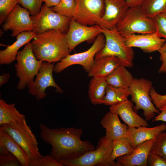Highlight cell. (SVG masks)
Wrapping results in <instances>:
<instances>
[{"instance_id":"23","label":"cell","mask_w":166,"mask_h":166,"mask_svg":"<svg viewBox=\"0 0 166 166\" xmlns=\"http://www.w3.org/2000/svg\"><path fill=\"white\" fill-rule=\"evenodd\" d=\"M0 144L17 158L22 166H29L30 160L24 149L7 132L1 128Z\"/></svg>"},{"instance_id":"15","label":"cell","mask_w":166,"mask_h":166,"mask_svg":"<svg viewBox=\"0 0 166 166\" xmlns=\"http://www.w3.org/2000/svg\"><path fill=\"white\" fill-rule=\"evenodd\" d=\"M105 10L100 25L108 29L115 27L129 7L126 0H104Z\"/></svg>"},{"instance_id":"27","label":"cell","mask_w":166,"mask_h":166,"mask_svg":"<svg viewBox=\"0 0 166 166\" xmlns=\"http://www.w3.org/2000/svg\"><path fill=\"white\" fill-rule=\"evenodd\" d=\"M15 104L7 103L4 100H0V126L20 121L26 118L15 107Z\"/></svg>"},{"instance_id":"2","label":"cell","mask_w":166,"mask_h":166,"mask_svg":"<svg viewBox=\"0 0 166 166\" xmlns=\"http://www.w3.org/2000/svg\"><path fill=\"white\" fill-rule=\"evenodd\" d=\"M66 34L50 30L36 34L31 42L36 59L52 63L60 61L70 54Z\"/></svg>"},{"instance_id":"10","label":"cell","mask_w":166,"mask_h":166,"mask_svg":"<svg viewBox=\"0 0 166 166\" xmlns=\"http://www.w3.org/2000/svg\"><path fill=\"white\" fill-rule=\"evenodd\" d=\"M30 17L34 25L33 31L37 34L50 30L66 33L71 19L54 12L45 4L38 14Z\"/></svg>"},{"instance_id":"35","label":"cell","mask_w":166,"mask_h":166,"mask_svg":"<svg viewBox=\"0 0 166 166\" xmlns=\"http://www.w3.org/2000/svg\"><path fill=\"white\" fill-rule=\"evenodd\" d=\"M43 0H18V4L27 9L31 16L38 14L40 12Z\"/></svg>"},{"instance_id":"21","label":"cell","mask_w":166,"mask_h":166,"mask_svg":"<svg viewBox=\"0 0 166 166\" xmlns=\"http://www.w3.org/2000/svg\"><path fill=\"white\" fill-rule=\"evenodd\" d=\"M36 34L33 31L23 32L16 36V41L12 45H7L1 44L6 48L0 51V65L9 64L14 62L16 60L18 49L30 42Z\"/></svg>"},{"instance_id":"7","label":"cell","mask_w":166,"mask_h":166,"mask_svg":"<svg viewBox=\"0 0 166 166\" xmlns=\"http://www.w3.org/2000/svg\"><path fill=\"white\" fill-rule=\"evenodd\" d=\"M112 141L105 136L100 138L95 149L78 158L59 162L66 166H115L109 161Z\"/></svg>"},{"instance_id":"22","label":"cell","mask_w":166,"mask_h":166,"mask_svg":"<svg viewBox=\"0 0 166 166\" xmlns=\"http://www.w3.org/2000/svg\"><path fill=\"white\" fill-rule=\"evenodd\" d=\"M120 65V62L116 57L104 56L95 60L93 66L88 73V76L106 78Z\"/></svg>"},{"instance_id":"19","label":"cell","mask_w":166,"mask_h":166,"mask_svg":"<svg viewBox=\"0 0 166 166\" xmlns=\"http://www.w3.org/2000/svg\"><path fill=\"white\" fill-rule=\"evenodd\" d=\"M118 116L109 111L100 122L102 126L105 129V136L112 141L128 137V127L121 122Z\"/></svg>"},{"instance_id":"37","label":"cell","mask_w":166,"mask_h":166,"mask_svg":"<svg viewBox=\"0 0 166 166\" xmlns=\"http://www.w3.org/2000/svg\"><path fill=\"white\" fill-rule=\"evenodd\" d=\"M148 165L150 166H166V159L159 155L150 152L148 157Z\"/></svg>"},{"instance_id":"16","label":"cell","mask_w":166,"mask_h":166,"mask_svg":"<svg viewBox=\"0 0 166 166\" xmlns=\"http://www.w3.org/2000/svg\"><path fill=\"white\" fill-rule=\"evenodd\" d=\"M156 136L137 145L130 154L116 159V166H147L148 157Z\"/></svg>"},{"instance_id":"26","label":"cell","mask_w":166,"mask_h":166,"mask_svg":"<svg viewBox=\"0 0 166 166\" xmlns=\"http://www.w3.org/2000/svg\"><path fill=\"white\" fill-rule=\"evenodd\" d=\"M126 67L120 65L106 78L108 84L117 87H129L133 79Z\"/></svg>"},{"instance_id":"18","label":"cell","mask_w":166,"mask_h":166,"mask_svg":"<svg viewBox=\"0 0 166 166\" xmlns=\"http://www.w3.org/2000/svg\"><path fill=\"white\" fill-rule=\"evenodd\" d=\"M133 106L132 101L128 99L116 105L110 106L109 111L119 116L129 128L147 127L148 124L147 121L137 114Z\"/></svg>"},{"instance_id":"42","label":"cell","mask_w":166,"mask_h":166,"mask_svg":"<svg viewBox=\"0 0 166 166\" xmlns=\"http://www.w3.org/2000/svg\"><path fill=\"white\" fill-rule=\"evenodd\" d=\"M45 6L48 7H51L57 6L61 0H43Z\"/></svg>"},{"instance_id":"6","label":"cell","mask_w":166,"mask_h":166,"mask_svg":"<svg viewBox=\"0 0 166 166\" xmlns=\"http://www.w3.org/2000/svg\"><path fill=\"white\" fill-rule=\"evenodd\" d=\"M14 65L16 75L19 79L17 89L22 90L28 84L33 82L38 74L42 61L36 59L34 53L30 42L25 45L23 49L18 52Z\"/></svg>"},{"instance_id":"43","label":"cell","mask_w":166,"mask_h":166,"mask_svg":"<svg viewBox=\"0 0 166 166\" xmlns=\"http://www.w3.org/2000/svg\"><path fill=\"white\" fill-rule=\"evenodd\" d=\"M10 75L8 73H4L0 76V86L6 83L9 81Z\"/></svg>"},{"instance_id":"33","label":"cell","mask_w":166,"mask_h":166,"mask_svg":"<svg viewBox=\"0 0 166 166\" xmlns=\"http://www.w3.org/2000/svg\"><path fill=\"white\" fill-rule=\"evenodd\" d=\"M18 0H0V25L4 22L6 18L18 4Z\"/></svg>"},{"instance_id":"40","label":"cell","mask_w":166,"mask_h":166,"mask_svg":"<svg viewBox=\"0 0 166 166\" xmlns=\"http://www.w3.org/2000/svg\"><path fill=\"white\" fill-rule=\"evenodd\" d=\"M149 94L152 101L154 105L166 99V95L159 94L156 91L153 87H152L151 89Z\"/></svg>"},{"instance_id":"24","label":"cell","mask_w":166,"mask_h":166,"mask_svg":"<svg viewBox=\"0 0 166 166\" xmlns=\"http://www.w3.org/2000/svg\"><path fill=\"white\" fill-rule=\"evenodd\" d=\"M106 78L92 77L91 79L88 89V97L91 103L94 105L102 104L108 85Z\"/></svg>"},{"instance_id":"5","label":"cell","mask_w":166,"mask_h":166,"mask_svg":"<svg viewBox=\"0 0 166 166\" xmlns=\"http://www.w3.org/2000/svg\"><path fill=\"white\" fill-rule=\"evenodd\" d=\"M26 118L10 124H2L0 128L7 132L24 149L31 161L41 157L36 137Z\"/></svg>"},{"instance_id":"30","label":"cell","mask_w":166,"mask_h":166,"mask_svg":"<svg viewBox=\"0 0 166 166\" xmlns=\"http://www.w3.org/2000/svg\"><path fill=\"white\" fill-rule=\"evenodd\" d=\"M77 0H61L57 6L50 7L54 12L72 18L74 15Z\"/></svg>"},{"instance_id":"36","label":"cell","mask_w":166,"mask_h":166,"mask_svg":"<svg viewBox=\"0 0 166 166\" xmlns=\"http://www.w3.org/2000/svg\"><path fill=\"white\" fill-rule=\"evenodd\" d=\"M158 36L166 39V12L159 14L153 18Z\"/></svg>"},{"instance_id":"31","label":"cell","mask_w":166,"mask_h":166,"mask_svg":"<svg viewBox=\"0 0 166 166\" xmlns=\"http://www.w3.org/2000/svg\"><path fill=\"white\" fill-rule=\"evenodd\" d=\"M21 164L17 158L0 144V166H20Z\"/></svg>"},{"instance_id":"17","label":"cell","mask_w":166,"mask_h":166,"mask_svg":"<svg viewBox=\"0 0 166 166\" xmlns=\"http://www.w3.org/2000/svg\"><path fill=\"white\" fill-rule=\"evenodd\" d=\"M124 39L126 46L139 48L146 53L158 51L165 42V39L160 37L156 32L146 34H134Z\"/></svg>"},{"instance_id":"13","label":"cell","mask_w":166,"mask_h":166,"mask_svg":"<svg viewBox=\"0 0 166 166\" xmlns=\"http://www.w3.org/2000/svg\"><path fill=\"white\" fill-rule=\"evenodd\" d=\"M103 29L99 25L88 26L81 24L72 18L68 30L66 34V41L71 52L78 44L87 41L90 42L99 34Z\"/></svg>"},{"instance_id":"38","label":"cell","mask_w":166,"mask_h":166,"mask_svg":"<svg viewBox=\"0 0 166 166\" xmlns=\"http://www.w3.org/2000/svg\"><path fill=\"white\" fill-rule=\"evenodd\" d=\"M155 105L160 112L154 117L152 121H162L166 122V99L155 104Z\"/></svg>"},{"instance_id":"11","label":"cell","mask_w":166,"mask_h":166,"mask_svg":"<svg viewBox=\"0 0 166 166\" xmlns=\"http://www.w3.org/2000/svg\"><path fill=\"white\" fill-rule=\"evenodd\" d=\"M105 10L104 0H77L75 13L72 18L85 26L100 25Z\"/></svg>"},{"instance_id":"39","label":"cell","mask_w":166,"mask_h":166,"mask_svg":"<svg viewBox=\"0 0 166 166\" xmlns=\"http://www.w3.org/2000/svg\"><path fill=\"white\" fill-rule=\"evenodd\" d=\"M165 40V43L158 51L160 54V60L162 62L158 72L160 73H165L166 74V39Z\"/></svg>"},{"instance_id":"12","label":"cell","mask_w":166,"mask_h":166,"mask_svg":"<svg viewBox=\"0 0 166 166\" xmlns=\"http://www.w3.org/2000/svg\"><path fill=\"white\" fill-rule=\"evenodd\" d=\"M54 63L43 61L35 80L27 85L29 93L38 100L45 98V89L49 87L56 88L55 91L61 93L63 90L54 81L53 76Z\"/></svg>"},{"instance_id":"4","label":"cell","mask_w":166,"mask_h":166,"mask_svg":"<svg viewBox=\"0 0 166 166\" xmlns=\"http://www.w3.org/2000/svg\"><path fill=\"white\" fill-rule=\"evenodd\" d=\"M116 27L124 38L136 33L146 34L156 31L153 18L146 15L140 6L129 7Z\"/></svg>"},{"instance_id":"1","label":"cell","mask_w":166,"mask_h":166,"mask_svg":"<svg viewBox=\"0 0 166 166\" xmlns=\"http://www.w3.org/2000/svg\"><path fill=\"white\" fill-rule=\"evenodd\" d=\"M40 135L52 148L50 154L57 160L76 159L96 148L92 142L83 140V130L73 127L50 128L41 124Z\"/></svg>"},{"instance_id":"20","label":"cell","mask_w":166,"mask_h":166,"mask_svg":"<svg viewBox=\"0 0 166 166\" xmlns=\"http://www.w3.org/2000/svg\"><path fill=\"white\" fill-rule=\"evenodd\" d=\"M166 131V124L152 128L140 126L138 128H128V137L134 149L141 143L156 136Z\"/></svg>"},{"instance_id":"9","label":"cell","mask_w":166,"mask_h":166,"mask_svg":"<svg viewBox=\"0 0 166 166\" xmlns=\"http://www.w3.org/2000/svg\"><path fill=\"white\" fill-rule=\"evenodd\" d=\"M105 43L104 35L102 33L99 34L88 50L67 55L55 64L53 71L58 73L70 66L77 64L82 66L85 71L88 73L94 63L95 55L104 47Z\"/></svg>"},{"instance_id":"34","label":"cell","mask_w":166,"mask_h":166,"mask_svg":"<svg viewBox=\"0 0 166 166\" xmlns=\"http://www.w3.org/2000/svg\"><path fill=\"white\" fill-rule=\"evenodd\" d=\"M29 166H64L51 155L40 157L30 162Z\"/></svg>"},{"instance_id":"41","label":"cell","mask_w":166,"mask_h":166,"mask_svg":"<svg viewBox=\"0 0 166 166\" xmlns=\"http://www.w3.org/2000/svg\"><path fill=\"white\" fill-rule=\"evenodd\" d=\"M129 7L141 6L144 0H126Z\"/></svg>"},{"instance_id":"25","label":"cell","mask_w":166,"mask_h":166,"mask_svg":"<svg viewBox=\"0 0 166 166\" xmlns=\"http://www.w3.org/2000/svg\"><path fill=\"white\" fill-rule=\"evenodd\" d=\"M130 95L129 87H117L108 84L102 104L110 106L115 105L128 100Z\"/></svg>"},{"instance_id":"14","label":"cell","mask_w":166,"mask_h":166,"mask_svg":"<svg viewBox=\"0 0 166 166\" xmlns=\"http://www.w3.org/2000/svg\"><path fill=\"white\" fill-rule=\"evenodd\" d=\"M30 12L18 4L6 18L2 26L3 30L12 31L11 36L15 37L24 31H33L34 25Z\"/></svg>"},{"instance_id":"29","label":"cell","mask_w":166,"mask_h":166,"mask_svg":"<svg viewBox=\"0 0 166 166\" xmlns=\"http://www.w3.org/2000/svg\"><path fill=\"white\" fill-rule=\"evenodd\" d=\"M140 6L146 15L153 18L157 14L166 12V0H144Z\"/></svg>"},{"instance_id":"3","label":"cell","mask_w":166,"mask_h":166,"mask_svg":"<svg viewBox=\"0 0 166 166\" xmlns=\"http://www.w3.org/2000/svg\"><path fill=\"white\" fill-rule=\"evenodd\" d=\"M101 26L105 43L104 47L95 55V60L107 56H113L119 59L121 65L126 67H132L134 54L132 48L125 45L124 38L119 34L116 27L108 29Z\"/></svg>"},{"instance_id":"28","label":"cell","mask_w":166,"mask_h":166,"mask_svg":"<svg viewBox=\"0 0 166 166\" xmlns=\"http://www.w3.org/2000/svg\"><path fill=\"white\" fill-rule=\"evenodd\" d=\"M112 147L109 161L115 166L116 165V163L114 162L115 159L120 156L131 153L134 150L128 137L113 140Z\"/></svg>"},{"instance_id":"8","label":"cell","mask_w":166,"mask_h":166,"mask_svg":"<svg viewBox=\"0 0 166 166\" xmlns=\"http://www.w3.org/2000/svg\"><path fill=\"white\" fill-rule=\"evenodd\" d=\"M152 85V82L148 80L133 78L129 87L131 100L136 105L133 107L134 110L136 113L138 110L142 109L147 121L154 118L156 113H160L152 101L149 93Z\"/></svg>"},{"instance_id":"32","label":"cell","mask_w":166,"mask_h":166,"mask_svg":"<svg viewBox=\"0 0 166 166\" xmlns=\"http://www.w3.org/2000/svg\"><path fill=\"white\" fill-rule=\"evenodd\" d=\"M150 152L166 159V132H162L156 136Z\"/></svg>"}]
</instances>
